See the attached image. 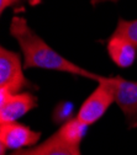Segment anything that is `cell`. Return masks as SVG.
<instances>
[{"mask_svg": "<svg viewBox=\"0 0 137 155\" xmlns=\"http://www.w3.org/2000/svg\"><path fill=\"white\" fill-rule=\"evenodd\" d=\"M10 35L17 41L24 55V68H40L57 70L88 78L99 81L100 75L91 73L62 57L57 51L50 47L38 36L21 16H14L10 24Z\"/></svg>", "mask_w": 137, "mask_h": 155, "instance_id": "6da1fadb", "label": "cell"}, {"mask_svg": "<svg viewBox=\"0 0 137 155\" xmlns=\"http://www.w3.org/2000/svg\"><path fill=\"white\" fill-rule=\"evenodd\" d=\"M115 80L114 78L101 76L95 90L85 99L75 117L80 122L91 126L106 113L112 102H115Z\"/></svg>", "mask_w": 137, "mask_h": 155, "instance_id": "7a4b0ae2", "label": "cell"}, {"mask_svg": "<svg viewBox=\"0 0 137 155\" xmlns=\"http://www.w3.org/2000/svg\"><path fill=\"white\" fill-rule=\"evenodd\" d=\"M24 62L17 53L4 47L0 48V87L12 94L21 92L30 86L24 75Z\"/></svg>", "mask_w": 137, "mask_h": 155, "instance_id": "3957f363", "label": "cell"}, {"mask_svg": "<svg viewBox=\"0 0 137 155\" xmlns=\"http://www.w3.org/2000/svg\"><path fill=\"white\" fill-rule=\"evenodd\" d=\"M41 138L40 132L16 122L0 123V148L2 155L5 150H20L36 144Z\"/></svg>", "mask_w": 137, "mask_h": 155, "instance_id": "277c9868", "label": "cell"}, {"mask_svg": "<svg viewBox=\"0 0 137 155\" xmlns=\"http://www.w3.org/2000/svg\"><path fill=\"white\" fill-rule=\"evenodd\" d=\"M37 105V97L29 91L11 94L5 102L0 104V123L16 122Z\"/></svg>", "mask_w": 137, "mask_h": 155, "instance_id": "5b68a950", "label": "cell"}, {"mask_svg": "<svg viewBox=\"0 0 137 155\" xmlns=\"http://www.w3.org/2000/svg\"><path fill=\"white\" fill-rule=\"evenodd\" d=\"M115 102L124 112L128 121L137 118V81L126 80L121 76H114Z\"/></svg>", "mask_w": 137, "mask_h": 155, "instance_id": "8992f818", "label": "cell"}, {"mask_svg": "<svg viewBox=\"0 0 137 155\" xmlns=\"http://www.w3.org/2000/svg\"><path fill=\"white\" fill-rule=\"evenodd\" d=\"M11 155H80L79 145H73L63 140L57 133L43 143L38 144L31 149L15 150Z\"/></svg>", "mask_w": 137, "mask_h": 155, "instance_id": "52a82bcc", "label": "cell"}, {"mask_svg": "<svg viewBox=\"0 0 137 155\" xmlns=\"http://www.w3.org/2000/svg\"><path fill=\"white\" fill-rule=\"evenodd\" d=\"M136 48L132 43L117 36H111L106 45L109 57L120 68H128L133 64L137 54Z\"/></svg>", "mask_w": 137, "mask_h": 155, "instance_id": "ba28073f", "label": "cell"}, {"mask_svg": "<svg viewBox=\"0 0 137 155\" xmlns=\"http://www.w3.org/2000/svg\"><path fill=\"white\" fill-rule=\"evenodd\" d=\"M88 127H89L88 124L80 122L75 117V118L67 121L56 133L67 143L73 144V145H80L82 139L87 134Z\"/></svg>", "mask_w": 137, "mask_h": 155, "instance_id": "9c48e42d", "label": "cell"}, {"mask_svg": "<svg viewBox=\"0 0 137 155\" xmlns=\"http://www.w3.org/2000/svg\"><path fill=\"white\" fill-rule=\"evenodd\" d=\"M112 36L121 37L137 47V18L136 20H122L120 18Z\"/></svg>", "mask_w": 137, "mask_h": 155, "instance_id": "30bf717a", "label": "cell"}, {"mask_svg": "<svg viewBox=\"0 0 137 155\" xmlns=\"http://www.w3.org/2000/svg\"><path fill=\"white\" fill-rule=\"evenodd\" d=\"M27 3L29 5L31 6H35V5H38L41 4L42 0H0V11L4 12L6 8H10V6H14V5H17L20 3Z\"/></svg>", "mask_w": 137, "mask_h": 155, "instance_id": "8fae6325", "label": "cell"}, {"mask_svg": "<svg viewBox=\"0 0 137 155\" xmlns=\"http://www.w3.org/2000/svg\"><path fill=\"white\" fill-rule=\"evenodd\" d=\"M106 2H110V3H116V2H119V0H90V3L91 5H99L101 3H106Z\"/></svg>", "mask_w": 137, "mask_h": 155, "instance_id": "7c38bea8", "label": "cell"}]
</instances>
